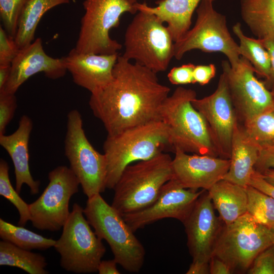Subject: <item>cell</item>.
<instances>
[{
    "instance_id": "cell-3",
    "label": "cell",
    "mask_w": 274,
    "mask_h": 274,
    "mask_svg": "<svg viewBox=\"0 0 274 274\" xmlns=\"http://www.w3.org/2000/svg\"><path fill=\"white\" fill-rule=\"evenodd\" d=\"M196 97L194 90L180 86L163 102L160 120L166 126L170 147L174 151L219 157L204 119L192 104Z\"/></svg>"
},
{
    "instance_id": "cell-16",
    "label": "cell",
    "mask_w": 274,
    "mask_h": 274,
    "mask_svg": "<svg viewBox=\"0 0 274 274\" xmlns=\"http://www.w3.org/2000/svg\"><path fill=\"white\" fill-rule=\"evenodd\" d=\"M208 191L197 199L190 214L183 223L187 246L193 260L210 261L216 241L224 225L215 213Z\"/></svg>"
},
{
    "instance_id": "cell-17",
    "label": "cell",
    "mask_w": 274,
    "mask_h": 274,
    "mask_svg": "<svg viewBox=\"0 0 274 274\" xmlns=\"http://www.w3.org/2000/svg\"><path fill=\"white\" fill-rule=\"evenodd\" d=\"M172 160L173 178L186 189L208 191L223 179L230 166V159L208 155L189 154L174 150Z\"/></svg>"
},
{
    "instance_id": "cell-31",
    "label": "cell",
    "mask_w": 274,
    "mask_h": 274,
    "mask_svg": "<svg viewBox=\"0 0 274 274\" xmlns=\"http://www.w3.org/2000/svg\"><path fill=\"white\" fill-rule=\"evenodd\" d=\"M9 167L3 159L0 160V195L10 201L17 209L19 214L18 224L24 226L30 220L29 204L25 202L14 189L9 178Z\"/></svg>"
},
{
    "instance_id": "cell-38",
    "label": "cell",
    "mask_w": 274,
    "mask_h": 274,
    "mask_svg": "<svg viewBox=\"0 0 274 274\" xmlns=\"http://www.w3.org/2000/svg\"><path fill=\"white\" fill-rule=\"evenodd\" d=\"M216 68L214 64L195 65L193 71L195 83L204 85L215 76Z\"/></svg>"
},
{
    "instance_id": "cell-9",
    "label": "cell",
    "mask_w": 274,
    "mask_h": 274,
    "mask_svg": "<svg viewBox=\"0 0 274 274\" xmlns=\"http://www.w3.org/2000/svg\"><path fill=\"white\" fill-rule=\"evenodd\" d=\"M196 20L179 41L174 42V57L181 60L192 50L221 52L228 58L232 68L239 63V46L229 33L225 16L216 11L213 2L202 0L196 9Z\"/></svg>"
},
{
    "instance_id": "cell-43",
    "label": "cell",
    "mask_w": 274,
    "mask_h": 274,
    "mask_svg": "<svg viewBox=\"0 0 274 274\" xmlns=\"http://www.w3.org/2000/svg\"><path fill=\"white\" fill-rule=\"evenodd\" d=\"M117 264V263L114 259L101 260L98 265L97 272L99 274H120Z\"/></svg>"
},
{
    "instance_id": "cell-28",
    "label": "cell",
    "mask_w": 274,
    "mask_h": 274,
    "mask_svg": "<svg viewBox=\"0 0 274 274\" xmlns=\"http://www.w3.org/2000/svg\"><path fill=\"white\" fill-rule=\"evenodd\" d=\"M0 237L23 249L46 250L54 247L56 241L46 238L21 226H16L0 219Z\"/></svg>"
},
{
    "instance_id": "cell-20",
    "label": "cell",
    "mask_w": 274,
    "mask_h": 274,
    "mask_svg": "<svg viewBox=\"0 0 274 274\" xmlns=\"http://www.w3.org/2000/svg\"><path fill=\"white\" fill-rule=\"evenodd\" d=\"M33 124L27 115L22 116L17 129L12 134L0 135V145L8 152L14 167L16 190L19 193L26 184L32 195L39 193L40 182L32 177L29 166L28 143Z\"/></svg>"
},
{
    "instance_id": "cell-7",
    "label": "cell",
    "mask_w": 274,
    "mask_h": 274,
    "mask_svg": "<svg viewBox=\"0 0 274 274\" xmlns=\"http://www.w3.org/2000/svg\"><path fill=\"white\" fill-rule=\"evenodd\" d=\"M271 245L270 229L247 212L232 223L224 224L212 256L225 262L233 273H244L256 257Z\"/></svg>"
},
{
    "instance_id": "cell-18",
    "label": "cell",
    "mask_w": 274,
    "mask_h": 274,
    "mask_svg": "<svg viewBox=\"0 0 274 274\" xmlns=\"http://www.w3.org/2000/svg\"><path fill=\"white\" fill-rule=\"evenodd\" d=\"M66 71L64 57L55 58L48 55L42 39L38 38L19 50L11 64L9 79L1 91L15 94L22 84L37 73H43L47 78L55 80L63 77Z\"/></svg>"
},
{
    "instance_id": "cell-21",
    "label": "cell",
    "mask_w": 274,
    "mask_h": 274,
    "mask_svg": "<svg viewBox=\"0 0 274 274\" xmlns=\"http://www.w3.org/2000/svg\"><path fill=\"white\" fill-rule=\"evenodd\" d=\"M260 149L238 121L232 135L229 168L223 179L244 187L249 186Z\"/></svg>"
},
{
    "instance_id": "cell-13",
    "label": "cell",
    "mask_w": 274,
    "mask_h": 274,
    "mask_svg": "<svg viewBox=\"0 0 274 274\" xmlns=\"http://www.w3.org/2000/svg\"><path fill=\"white\" fill-rule=\"evenodd\" d=\"M230 94L239 122L243 124L257 115L274 109L271 92L263 82L255 77L251 63L241 56L238 65L232 68L229 61L222 62Z\"/></svg>"
},
{
    "instance_id": "cell-30",
    "label": "cell",
    "mask_w": 274,
    "mask_h": 274,
    "mask_svg": "<svg viewBox=\"0 0 274 274\" xmlns=\"http://www.w3.org/2000/svg\"><path fill=\"white\" fill-rule=\"evenodd\" d=\"M243 126L260 147L274 146V109L257 115Z\"/></svg>"
},
{
    "instance_id": "cell-36",
    "label": "cell",
    "mask_w": 274,
    "mask_h": 274,
    "mask_svg": "<svg viewBox=\"0 0 274 274\" xmlns=\"http://www.w3.org/2000/svg\"><path fill=\"white\" fill-rule=\"evenodd\" d=\"M195 65L189 63L172 68L167 74L168 81L174 85L194 84L193 71Z\"/></svg>"
},
{
    "instance_id": "cell-47",
    "label": "cell",
    "mask_w": 274,
    "mask_h": 274,
    "mask_svg": "<svg viewBox=\"0 0 274 274\" xmlns=\"http://www.w3.org/2000/svg\"><path fill=\"white\" fill-rule=\"evenodd\" d=\"M270 92H271L273 100V102H274V85L271 87Z\"/></svg>"
},
{
    "instance_id": "cell-2",
    "label": "cell",
    "mask_w": 274,
    "mask_h": 274,
    "mask_svg": "<svg viewBox=\"0 0 274 274\" xmlns=\"http://www.w3.org/2000/svg\"><path fill=\"white\" fill-rule=\"evenodd\" d=\"M170 147L167 128L161 120L108 136L103 144L107 162L106 188L114 189L129 164L150 159Z\"/></svg>"
},
{
    "instance_id": "cell-25",
    "label": "cell",
    "mask_w": 274,
    "mask_h": 274,
    "mask_svg": "<svg viewBox=\"0 0 274 274\" xmlns=\"http://www.w3.org/2000/svg\"><path fill=\"white\" fill-rule=\"evenodd\" d=\"M243 20L257 37H274V0H241Z\"/></svg>"
},
{
    "instance_id": "cell-5",
    "label": "cell",
    "mask_w": 274,
    "mask_h": 274,
    "mask_svg": "<svg viewBox=\"0 0 274 274\" xmlns=\"http://www.w3.org/2000/svg\"><path fill=\"white\" fill-rule=\"evenodd\" d=\"M84 214L97 236L109 245L117 264L129 272H139L144 263L145 250L122 215L100 194L88 198Z\"/></svg>"
},
{
    "instance_id": "cell-22",
    "label": "cell",
    "mask_w": 274,
    "mask_h": 274,
    "mask_svg": "<svg viewBox=\"0 0 274 274\" xmlns=\"http://www.w3.org/2000/svg\"><path fill=\"white\" fill-rule=\"evenodd\" d=\"M202 0H159L156 6L151 7L145 2L136 3L134 9L154 14L167 27L174 42L181 39L190 28L192 17ZM214 2L215 0H209Z\"/></svg>"
},
{
    "instance_id": "cell-45",
    "label": "cell",
    "mask_w": 274,
    "mask_h": 274,
    "mask_svg": "<svg viewBox=\"0 0 274 274\" xmlns=\"http://www.w3.org/2000/svg\"><path fill=\"white\" fill-rule=\"evenodd\" d=\"M267 182L274 186V169L268 168L259 173Z\"/></svg>"
},
{
    "instance_id": "cell-23",
    "label": "cell",
    "mask_w": 274,
    "mask_h": 274,
    "mask_svg": "<svg viewBox=\"0 0 274 274\" xmlns=\"http://www.w3.org/2000/svg\"><path fill=\"white\" fill-rule=\"evenodd\" d=\"M208 192L219 217L228 225L247 212L246 187L222 179L214 184Z\"/></svg>"
},
{
    "instance_id": "cell-26",
    "label": "cell",
    "mask_w": 274,
    "mask_h": 274,
    "mask_svg": "<svg viewBox=\"0 0 274 274\" xmlns=\"http://www.w3.org/2000/svg\"><path fill=\"white\" fill-rule=\"evenodd\" d=\"M46 259L42 255L19 248L7 241L0 242V265L21 268L30 274H47Z\"/></svg>"
},
{
    "instance_id": "cell-6",
    "label": "cell",
    "mask_w": 274,
    "mask_h": 274,
    "mask_svg": "<svg viewBox=\"0 0 274 274\" xmlns=\"http://www.w3.org/2000/svg\"><path fill=\"white\" fill-rule=\"evenodd\" d=\"M174 42L156 15L138 11L124 36L122 57L158 73L165 71L174 57Z\"/></svg>"
},
{
    "instance_id": "cell-12",
    "label": "cell",
    "mask_w": 274,
    "mask_h": 274,
    "mask_svg": "<svg viewBox=\"0 0 274 274\" xmlns=\"http://www.w3.org/2000/svg\"><path fill=\"white\" fill-rule=\"evenodd\" d=\"M49 182L41 196L29 204L33 227L57 231L65 224L71 212L69 202L79 191L80 182L70 167L58 166L48 174Z\"/></svg>"
},
{
    "instance_id": "cell-33",
    "label": "cell",
    "mask_w": 274,
    "mask_h": 274,
    "mask_svg": "<svg viewBox=\"0 0 274 274\" xmlns=\"http://www.w3.org/2000/svg\"><path fill=\"white\" fill-rule=\"evenodd\" d=\"M17 107L15 93L0 91V135L5 134L7 126L14 117Z\"/></svg>"
},
{
    "instance_id": "cell-11",
    "label": "cell",
    "mask_w": 274,
    "mask_h": 274,
    "mask_svg": "<svg viewBox=\"0 0 274 274\" xmlns=\"http://www.w3.org/2000/svg\"><path fill=\"white\" fill-rule=\"evenodd\" d=\"M65 155L88 198L106 189L107 162L105 154L95 150L88 140L80 113L72 110L67 115Z\"/></svg>"
},
{
    "instance_id": "cell-15",
    "label": "cell",
    "mask_w": 274,
    "mask_h": 274,
    "mask_svg": "<svg viewBox=\"0 0 274 274\" xmlns=\"http://www.w3.org/2000/svg\"><path fill=\"white\" fill-rule=\"evenodd\" d=\"M204 191L185 188L172 179L163 186L151 204L122 216L133 232L164 218H174L183 223Z\"/></svg>"
},
{
    "instance_id": "cell-42",
    "label": "cell",
    "mask_w": 274,
    "mask_h": 274,
    "mask_svg": "<svg viewBox=\"0 0 274 274\" xmlns=\"http://www.w3.org/2000/svg\"><path fill=\"white\" fill-rule=\"evenodd\" d=\"M187 274H209L210 264L209 262L193 260L190 264Z\"/></svg>"
},
{
    "instance_id": "cell-10",
    "label": "cell",
    "mask_w": 274,
    "mask_h": 274,
    "mask_svg": "<svg viewBox=\"0 0 274 274\" xmlns=\"http://www.w3.org/2000/svg\"><path fill=\"white\" fill-rule=\"evenodd\" d=\"M85 13L74 48L83 53H118L122 45L110 36V31L120 24L121 16L137 11L127 0H85Z\"/></svg>"
},
{
    "instance_id": "cell-4",
    "label": "cell",
    "mask_w": 274,
    "mask_h": 274,
    "mask_svg": "<svg viewBox=\"0 0 274 274\" xmlns=\"http://www.w3.org/2000/svg\"><path fill=\"white\" fill-rule=\"evenodd\" d=\"M173 159L164 152L128 165L114 188L111 206L121 215L141 210L157 198L163 186L173 178Z\"/></svg>"
},
{
    "instance_id": "cell-27",
    "label": "cell",
    "mask_w": 274,
    "mask_h": 274,
    "mask_svg": "<svg viewBox=\"0 0 274 274\" xmlns=\"http://www.w3.org/2000/svg\"><path fill=\"white\" fill-rule=\"evenodd\" d=\"M232 31L239 40L240 55L246 58L252 65L255 73L264 78H269L270 70V59L266 49L258 39L249 38L245 35L241 24L237 22L232 27Z\"/></svg>"
},
{
    "instance_id": "cell-40",
    "label": "cell",
    "mask_w": 274,
    "mask_h": 274,
    "mask_svg": "<svg viewBox=\"0 0 274 274\" xmlns=\"http://www.w3.org/2000/svg\"><path fill=\"white\" fill-rule=\"evenodd\" d=\"M251 186L274 198V186L267 182L261 174L254 170L249 182Z\"/></svg>"
},
{
    "instance_id": "cell-24",
    "label": "cell",
    "mask_w": 274,
    "mask_h": 274,
    "mask_svg": "<svg viewBox=\"0 0 274 274\" xmlns=\"http://www.w3.org/2000/svg\"><path fill=\"white\" fill-rule=\"evenodd\" d=\"M70 2V0H27L20 15L14 37L18 48L22 49L32 42L38 24L46 12Z\"/></svg>"
},
{
    "instance_id": "cell-37",
    "label": "cell",
    "mask_w": 274,
    "mask_h": 274,
    "mask_svg": "<svg viewBox=\"0 0 274 274\" xmlns=\"http://www.w3.org/2000/svg\"><path fill=\"white\" fill-rule=\"evenodd\" d=\"M268 168L274 169V146L260 147L254 169L261 173Z\"/></svg>"
},
{
    "instance_id": "cell-41",
    "label": "cell",
    "mask_w": 274,
    "mask_h": 274,
    "mask_svg": "<svg viewBox=\"0 0 274 274\" xmlns=\"http://www.w3.org/2000/svg\"><path fill=\"white\" fill-rule=\"evenodd\" d=\"M209 264L211 274L233 273L230 267L225 262L214 256L211 258Z\"/></svg>"
},
{
    "instance_id": "cell-34",
    "label": "cell",
    "mask_w": 274,
    "mask_h": 274,
    "mask_svg": "<svg viewBox=\"0 0 274 274\" xmlns=\"http://www.w3.org/2000/svg\"><path fill=\"white\" fill-rule=\"evenodd\" d=\"M247 272L249 274H274V250L272 245L256 257Z\"/></svg>"
},
{
    "instance_id": "cell-14",
    "label": "cell",
    "mask_w": 274,
    "mask_h": 274,
    "mask_svg": "<svg viewBox=\"0 0 274 274\" xmlns=\"http://www.w3.org/2000/svg\"><path fill=\"white\" fill-rule=\"evenodd\" d=\"M193 107L201 114L219 157L230 159L235 127L239 121L225 74L221 75L216 89L202 98H194Z\"/></svg>"
},
{
    "instance_id": "cell-19",
    "label": "cell",
    "mask_w": 274,
    "mask_h": 274,
    "mask_svg": "<svg viewBox=\"0 0 274 274\" xmlns=\"http://www.w3.org/2000/svg\"><path fill=\"white\" fill-rule=\"evenodd\" d=\"M119 55L118 53H83L73 48L64 59L74 83L93 93L111 81Z\"/></svg>"
},
{
    "instance_id": "cell-46",
    "label": "cell",
    "mask_w": 274,
    "mask_h": 274,
    "mask_svg": "<svg viewBox=\"0 0 274 274\" xmlns=\"http://www.w3.org/2000/svg\"><path fill=\"white\" fill-rule=\"evenodd\" d=\"M271 232L272 246L274 250V228L270 229Z\"/></svg>"
},
{
    "instance_id": "cell-8",
    "label": "cell",
    "mask_w": 274,
    "mask_h": 274,
    "mask_svg": "<svg viewBox=\"0 0 274 274\" xmlns=\"http://www.w3.org/2000/svg\"><path fill=\"white\" fill-rule=\"evenodd\" d=\"M84 215V209L75 203L54 246L60 255L61 267L76 273L97 272L106 251Z\"/></svg>"
},
{
    "instance_id": "cell-29",
    "label": "cell",
    "mask_w": 274,
    "mask_h": 274,
    "mask_svg": "<svg viewBox=\"0 0 274 274\" xmlns=\"http://www.w3.org/2000/svg\"><path fill=\"white\" fill-rule=\"evenodd\" d=\"M247 212L257 221L271 229L274 228V198L251 186L246 187Z\"/></svg>"
},
{
    "instance_id": "cell-35",
    "label": "cell",
    "mask_w": 274,
    "mask_h": 274,
    "mask_svg": "<svg viewBox=\"0 0 274 274\" xmlns=\"http://www.w3.org/2000/svg\"><path fill=\"white\" fill-rule=\"evenodd\" d=\"M19 50L14 38L9 35L1 25L0 65H11Z\"/></svg>"
},
{
    "instance_id": "cell-1",
    "label": "cell",
    "mask_w": 274,
    "mask_h": 274,
    "mask_svg": "<svg viewBox=\"0 0 274 274\" xmlns=\"http://www.w3.org/2000/svg\"><path fill=\"white\" fill-rule=\"evenodd\" d=\"M157 73L119 55L111 81L91 93L89 105L108 136L160 120L161 106L170 89Z\"/></svg>"
},
{
    "instance_id": "cell-32",
    "label": "cell",
    "mask_w": 274,
    "mask_h": 274,
    "mask_svg": "<svg viewBox=\"0 0 274 274\" xmlns=\"http://www.w3.org/2000/svg\"><path fill=\"white\" fill-rule=\"evenodd\" d=\"M27 0H0V16L4 29L15 37L18 19Z\"/></svg>"
},
{
    "instance_id": "cell-39",
    "label": "cell",
    "mask_w": 274,
    "mask_h": 274,
    "mask_svg": "<svg viewBox=\"0 0 274 274\" xmlns=\"http://www.w3.org/2000/svg\"><path fill=\"white\" fill-rule=\"evenodd\" d=\"M258 39L268 52L270 59V70L269 78L263 82L266 87L269 89L274 85V37L269 36Z\"/></svg>"
},
{
    "instance_id": "cell-48",
    "label": "cell",
    "mask_w": 274,
    "mask_h": 274,
    "mask_svg": "<svg viewBox=\"0 0 274 274\" xmlns=\"http://www.w3.org/2000/svg\"><path fill=\"white\" fill-rule=\"evenodd\" d=\"M127 1H128L131 4L134 5V4L138 2V0H127Z\"/></svg>"
},
{
    "instance_id": "cell-44",
    "label": "cell",
    "mask_w": 274,
    "mask_h": 274,
    "mask_svg": "<svg viewBox=\"0 0 274 274\" xmlns=\"http://www.w3.org/2000/svg\"><path fill=\"white\" fill-rule=\"evenodd\" d=\"M11 71V65H0V91L6 85Z\"/></svg>"
}]
</instances>
